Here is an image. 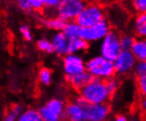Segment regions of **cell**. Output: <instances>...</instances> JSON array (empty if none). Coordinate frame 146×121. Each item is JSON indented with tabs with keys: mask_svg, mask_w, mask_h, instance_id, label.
Wrapping results in <instances>:
<instances>
[{
	"mask_svg": "<svg viewBox=\"0 0 146 121\" xmlns=\"http://www.w3.org/2000/svg\"><path fill=\"white\" fill-rule=\"evenodd\" d=\"M80 97L87 104H97V103H106L111 97V95L106 89L105 81L93 79L81 90Z\"/></svg>",
	"mask_w": 146,
	"mask_h": 121,
	"instance_id": "obj_1",
	"label": "cell"
},
{
	"mask_svg": "<svg viewBox=\"0 0 146 121\" xmlns=\"http://www.w3.org/2000/svg\"><path fill=\"white\" fill-rule=\"evenodd\" d=\"M85 70L88 72L93 79L106 81L113 78L115 70L113 62L106 59L102 56H95L85 62Z\"/></svg>",
	"mask_w": 146,
	"mask_h": 121,
	"instance_id": "obj_2",
	"label": "cell"
},
{
	"mask_svg": "<svg viewBox=\"0 0 146 121\" xmlns=\"http://www.w3.org/2000/svg\"><path fill=\"white\" fill-rule=\"evenodd\" d=\"M105 20V11L98 3H89L75 19V22L82 28L91 27Z\"/></svg>",
	"mask_w": 146,
	"mask_h": 121,
	"instance_id": "obj_3",
	"label": "cell"
},
{
	"mask_svg": "<svg viewBox=\"0 0 146 121\" xmlns=\"http://www.w3.org/2000/svg\"><path fill=\"white\" fill-rule=\"evenodd\" d=\"M121 44V36L116 31L111 30L107 36L100 42V56L113 62L122 51Z\"/></svg>",
	"mask_w": 146,
	"mask_h": 121,
	"instance_id": "obj_4",
	"label": "cell"
},
{
	"mask_svg": "<svg viewBox=\"0 0 146 121\" xmlns=\"http://www.w3.org/2000/svg\"><path fill=\"white\" fill-rule=\"evenodd\" d=\"M87 5L86 0H62L55 11V15L66 22L74 21Z\"/></svg>",
	"mask_w": 146,
	"mask_h": 121,
	"instance_id": "obj_5",
	"label": "cell"
},
{
	"mask_svg": "<svg viewBox=\"0 0 146 121\" xmlns=\"http://www.w3.org/2000/svg\"><path fill=\"white\" fill-rule=\"evenodd\" d=\"M66 105L61 99L53 98L48 101L39 110L42 121H63Z\"/></svg>",
	"mask_w": 146,
	"mask_h": 121,
	"instance_id": "obj_6",
	"label": "cell"
},
{
	"mask_svg": "<svg viewBox=\"0 0 146 121\" xmlns=\"http://www.w3.org/2000/svg\"><path fill=\"white\" fill-rule=\"evenodd\" d=\"M111 31L110 24L109 22L105 19L91 27L82 28L81 38L87 41L89 44L90 42H101L104 39L107 34Z\"/></svg>",
	"mask_w": 146,
	"mask_h": 121,
	"instance_id": "obj_7",
	"label": "cell"
},
{
	"mask_svg": "<svg viewBox=\"0 0 146 121\" xmlns=\"http://www.w3.org/2000/svg\"><path fill=\"white\" fill-rule=\"evenodd\" d=\"M63 71L66 77L81 73L85 70V61L79 54L67 53L62 60Z\"/></svg>",
	"mask_w": 146,
	"mask_h": 121,
	"instance_id": "obj_8",
	"label": "cell"
},
{
	"mask_svg": "<svg viewBox=\"0 0 146 121\" xmlns=\"http://www.w3.org/2000/svg\"><path fill=\"white\" fill-rule=\"evenodd\" d=\"M136 62L131 50H123L113 61L115 73L121 75L128 74L135 69Z\"/></svg>",
	"mask_w": 146,
	"mask_h": 121,
	"instance_id": "obj_9",
	"label": "cell"
},
{
	"mask_svg": "<svg viewBox=\"0 0 146 121\" xmlns=\"http://www.w3.org/2000/svg\"><path fill=\"white\" fill-rule=\"evenodd\" d=\"M84 110L87 121H106L110 115V107L107 103L87 104Z\"/></svg>",
	"mask_w": 146,
	"mask_h": 121,
	"instance_id": "obj_10",
	"label": "cell"
},
{
	"mask_svg": "<svg viewBox=\"0 0 146 121\" xmlns=\"http://www.w3.org/2000/svg\"><path fill=\"white\" fill-rule=\"evenodd\" d=\"M84 107L76 101L68 103L65 108V118L68 121H87Z\"/></svg>",
	"mask_w": 146,
	"mask_h": 121,
	"instance_id": "obj_11",
	"label": "cell"
},
{
	"mask_svg": "<svg viewBox=\"0 0 146 121\" xmlns=\"http://www.w3.org/2000/svg\"><path fill=\"white\" fill-rule=\"evenodd\" d=\"M53 52L58 56L64 57L68 53V39L62 32H56L50 39Z\"/></svg>",
	"mask_w": 146,
	"mask_h": 121,
	"instance_id": "obj_12",
	"label": "cell"
},
{
	"mask_svg": "<svg viewBox=\"0 0 146 121\" xmlns=\"http://www.w3.org/2000/svg\"><path fill=\"white\" fill-rule=\"evenodd\" d=\"M66 80L74 89L82 90L86 85H88L93 80V78L88 72L84 71L76 75L66 77Z\"/></svg>",
	"mask_w": 146,
	"mask_h": 121,
	"instance_id": "obj_13",
	"label": "cell"
},
{
	"mask_svg": "<svg viewBox=\"0 0 146 121\" xmlns=\"http://www.w3.org/2000/svg\"><path fill=\"white\" fill-rule=\"evenodd\" d=\"M130 50L136 61H146V38L135 39Z\"/></svg>",
	"mask_w": 146,
	"mask_h": 121,
	"instance_id": "obj_14",
	"label": "cell"
},
{
	"mask_svg": "<svg viewBox=\"0 0 146 121\" xmlns=\"http://www.w3.org/2000/svg\"><path fill=\"white\" fill-rule=\"evenodd\" d=\"M90 47V44L81 37L70 39L68 42V53L79 54L86 51Z\"/></svg>",
	"mask_w": 146,
	"mask_h": 121,
	"instance_id": "obj_15",
	"label": "cell"
},
{
	"mask_svg": "<svg viewBox=\"0 0 146 121\" xmlns=\"http://www.w3.org/2000/svg\"><path fill=\"white\" fill-rule=\"evenodd\" d=\"M42 24L49 30L61 32L66 25V21L56 15H51L46 17L44 21H42Z\"/></svg>",
	"mask_w": 146,
	"mask_h": 121,
	"instance_id": "obj_16",
	"label": "cell"
},
{
	"mask_svg": "<svg viewBox=\"0 0 146 121\" xmlns=\"http://www.w3.org/2000/svg\"><path fill=\"white\" fill-rule=\"evenodd\" d=\"M133 29L138 38H146V13H140L134 20Z\"/></svg>",
	"mask_w": 146,
	"mask_h": 121,
	"instance_id": "obj_17",
	"label": "cell"
},
{
	"mask_svg": "<svg viewBox=\"0 0 146 121\" xmlns=\"http://www.w3.org/2000/svg\"><path fill=\"white\" fill-rule=\"evenodd\" d=\"M61 32L70 40V39H74V38H77V37H81L82 28L77 24L75 22V20L67 21V22H66L65 27Z\"/></svg>",
	"mask_w": 146,
	"mask_h": 121,
	"instance_id": "obj_18",
	"label": "cell"
},
{
	"mask_svg": "<svg viewBox=\"0 0 146 121\" xmlns=\"http://www.w3.org/2000/svg\"><path fill=\"white\" fill-rule=\"evenodd\" d=\"M17 121H42L38 110L28 109L23 110Z\"/></svg>",
	"mask_w": 146,
	"mask_h": 121,
	"instance_id": "obj_19",
	"label": "cell"
},
{
	"mask_svg": "<svg viewBox=\"0 0 146 121\" xmlns=\"http://www.w3.org/2000/svg\"><path fill=\"white\" fill-rule=\"evenodd\" d=\"M22 111V106L20 104H13L5 112L3 121H17Z\"/></svg>",
	"mask_w": 146,
	"mask_h": 121,
	"instance_id": "obj_20",
	"label": "cell"
},
{
	"mask_svg": "<svg viewBox=\"0 0 146 121\" xmlns=\"http://www.w3.org/2000/svg\"><path fill=\"white\" fill-rule=\"evenodd\" d=\"M38 81L44 86H49L52 81V72L47 67H42L38 72Z\"/></svg>",
	"mask_w": 146,
	"mask_h": 121,
	"instance_id": "obj_21",
	"label": "cell"
},
{
	"mask_svg": "<svg viewBox=\"0 0 146 121\" xmlns=\"http://www.w3.org/2000/svg\"><path fill=\"white\" fill-rule=\"evenodd\" d=\"M36 48L41 52L50 54L53 52L52 44H51L50 39H48L46 37H42L37 40L36 42Z\"/></svg>",
	"mask_w": 146,
	"mask_h": 121,
	"instance_id": "obj_22",
	"label": "cell"
},
{
	"mask_svg": "<svg viewBox=\"0 0 146 121\" xmlns=\"http://www.w3.org/2000/svg\"><path fill=\"white\" fill-rule=\"evenodd\" d=\"M19 32L23 40L27 41V42H31L33 41L34 36H33V32L31 28L27 24H22L20 26L19 28Z\"/></svg>",
	"mask_w": 146,
	"mask_h": 121,
	"instance_id": "obj_23",
	"label": "cell"
},
{
	"mask_svg": "<svg viewBox=\"0 0 146 121\" xmlns=\"http://www.w3.org/2000/svg\"><path fill=\"white\" fill-rule=\"evenodd\" d=\"M135 39L133 36L131 34H124V36H121V44L122 47V50H130L134 42H135Z\"/></svg>",
	"mask_w": 146,
	"mask_h": 121,
	"instance_id": "obj_24",
	"label": "cell"
},
{
	"mask_svg": "<svg viewBox=\"0 0 146 121\" xmlns=\"http://www.w3.org/2000/svg\"><path fill=\"white\" fill-rule=\"evenodd\" d=\"M106 89H107L109 94L111 97L117 91L118 87H119V82L115 78L113 77V78H111V79H108L106 81Z\"/></svg>",
	"mask_w": 146,
	"mask_h": 121,
	"instance_id": "obj_25",
	"label": "cell"
},
{
	"mask_svg": "<svg viewBox=\"0 0 146 121\" xmlns=\"http://www.w3.org/2000/svg\"><path fill=\"white\" fill-rule=\"evenodd\" d=\"M136 85L139 93L142 95L143 99H146V76L137 77Z\"/></svg>",
	"mask_w": 146,
	"mask_h": 121,
	"instance_id": "obj_26",
	"label": "cell"
},
{
	"mask_svg": "<svg viewBox=\"0 0 146 121\" xmlns=\"http://www.w3.org/2000/svg\"><path fill=\"white\" fill-rule=\"evenodd\" d=\"M31 11L39 12L44 9V0H27Z\"/></svg>",
	"mask_w": 146,
	"mask_h": 121,
	"instance_id": "obj_27",
	"label": "cell"
},
{
	"mask_svg": "<svg viewBox=\"0 0 146 121\" xmlns=\"http://www.w3.org/2000/svg\"><path fill=\"white\" fill-rule=\"evenodd\" d=\"M134 71L137 77L146 76V61H137Z\"/></svg>",
	"mask_w": 146,
	"mask_h": 121,
	"instance_id": "obj_28",
	"label": "cell"
},
{
	"mask_svg": "<svg viewBox=\"0 0 146 121\" xmlns=\"http://www.w3.org/2000/svg\"><path fill=\"white\" fill-rule=\"evenodd\" d=\"M134 9L136 13H146V0H135L133 3Z\"/></svg>",
	"mask_w": 146,
	"mask_h": 121,
	"instance_id": "obj_29",
	"label": "cell"
},
{
	"mask_svg": "<svg viewBox=\"0 0 146 121\" xmlns=\"http://www.w3.org/2000/svg\"><path fill=\"white\" fill-rule=\"evenodd\" d=\"M61 1L62 0H44V8L48 11H53L55 13V11L60 5Z\"/></svg>",
	"mask_w": 146,
	"mask_h": 121,
	"instance_id": "obj_30",
	"label": "cell"
},
{
	"mask_svg": "<svg viewBox=\"0 0 146 121\" xmlns=\"http://www.w3.org/2000/svg\"><path fill=\"white\" fill-rule=\"evenodd\" d=\"M17 2H18V5L20 7V9L22 10L23 12L29 13L31 11V8L27 0H17Z\"/></svg>",
	"mask_w": 146,
	"mask_h": 121,
	"instance_id": "obj_31",
	"label": "cell"
},
{
	"mask_svg": "<svg viewBox=\"0 0 146 121\" xmlns=\"http://www.w3.org/2000/svg\"><path fill=\"white\" fill-rule=\"evenodd\" d=\"M113 121H128V119L124 115H118L117 117H115Z\"/></svg>",
	"mask_w": 146,
	"mask_h": 121,
	"instance_id": "obj_32",
	"label": "cell"
},
{
	"mask_svg": "<svg viewBox=\"0 0 146 121\" xmlns=\"http://www.w3.org/2000/svg\"><path fill=\"white\" fill-rule=\"evenodd\" d=\"M141 108H142V110L144 111V112H146V99H143L142 101H141Z\"/></svg>",
	"mask_w": 146,
	"mask_h": 121,
	"instance_id": "obj_33",
	"label": "cell"
},
{
	"mask_svg": "<svg viewBox=\"0 0 146 121\" xmlns=\"http://www.w3.org/2000/svg\"><path fill=\"white\" fill-rule=\"evenodd\" d=\"M0 46H1V36H0Z\"/></svg>",
	"mask_w": 146,
	"mask_h": 121,
	"instance_id": "obj_34",
	"label": "cell"
},
{
	"mask_svg": "<svg viewBox=\"0 0 146 121\" xmlns=\"http://www.w3.org/2000/svg\"><path fill=\"white\" fill-rule=\"evenodd\" d=\"M131 121H136V120H135V119H133V120H131Z\"/></svg>",
	"mask_w": 146,
	"mask_h": 121,
	"instance_id": "obj_35",
	"label": "cell"
},
{
	"mask_svg": "<svg viewBox=\"0 0 146 121\" xmlns=\"http://www.w3.org/2000/svg\"><path fill=\"white\" fill-rule=\"evenodd\" d=\"M134 1H135V0H134Z\"/></svg>",
	"mask_w": 146,
	"mask_h": 121,
	"instance_id": "obj_36",
	"label": "cell"
}]
</instances>
